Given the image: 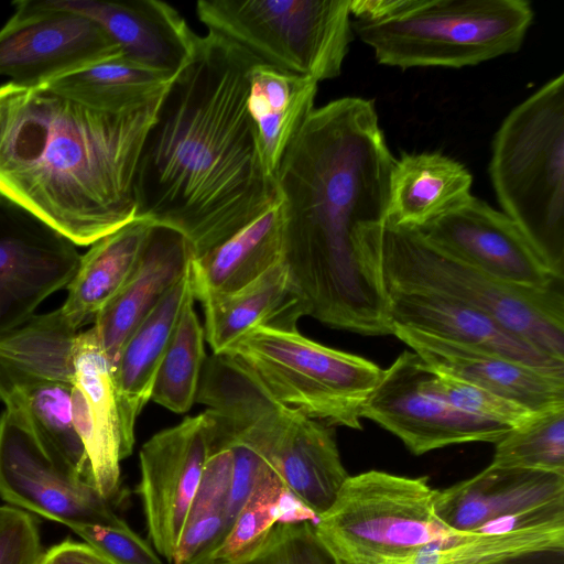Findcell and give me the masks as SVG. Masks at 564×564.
<instances>
[{
	"label": "cell",
	"instance_id": "cell-42",
	"mask_svg": "<svg viewBox=\"0 0 564 564\" xmlns=\"http://www.w3.org/2000/svg\"><path fill=\"white\" fill-rule=\"evenodd\" d=\"M502 564H564V547L527 553Z\"/></svg>",
	"mask_w": 564,
	"mask_h": 564
},
{
	"label": "cell",
	"instance_id": "cell-16",
	"mask_svg": "<svg viewBox=\"0 0 564 564\" xmlns=\"http://www.w3.org/2000/svg\"><path fill=\"white\" fill-rule=\"evenodd\" d=\"M417 229L444 252L506 283L563 284L511 218L473 195Z\"/></svg>",
	"mask_w": 564,
	"mask_h": 564
},
{
	"label": "cell",
	"instance_id": "cell-27",
	"mask_svg": "<svg viewBox=\"0 0 564 564\" xmlns=\"http://www.w3.org/2000/svg\"><path fill=\"white\" fill-rule=\"evenodd\" d=\"M282 200L218 247L192 260V288L199 302L232 293L283 260Z\"/></svg>",
	"mask_w": 564,
	"mask_h": 564
},
{
	"label": "cell",
	"instance_id": "cell-41",
	"mask_svg": "<svg viewBox=\"0 0 564 564\" xmlns=\"http://www.w3.org/2000/svg\"><path fill=\"white\" fill-rule=\"evenodd\" d=\"M40 564H113L87 543L65 540L47 551Z\"/></svg>",
	"mask_w": 564,
	"mask_h": 564
},
{
	"label": "cell",
	"instance_id": "cell-40",
	"mask_svg": "<svg viewBox=\"0 0 564 564\" xmlns=\"http://www.w3.org/2000/svg\"><path fill=\"white\" fill-rule=\"evenodd\" d=\"M227 531L225 511H214L186 523L176 543L171 564H193L209 552Z\"/></svg>",
	"mask_w": 564,
	"mask_h": 564
},
{
	"label": "cell",
	"instance_id": "cell-37",
	"mask_svg": "<svg viewBox=\"0 0 564 564\" xmlns=\"http://www.w3.org/2000/svg\"><path fill=\"white\" fill-rule=\"evenodd\" d=\"M232 476L234 453L230 446L214 433L210 422L208 455L186 523L209 512H226Z\"/></svg>",
	"mask_w": 564,
	"mask_h": 564
},
{
	"label": "cell",
	"instance_id": "cell-30",
	"mask_svg": "<svg viewBox=\"0 0 564 564\" xmlns=\"http://www.w3.org/2000/svg\"><path fill=\"white\" fill-rule=\"evenodd\" d=\"M172 82L121 55L56 77L43 87L86 107L118 113L163 96Z\"/></svg>",
	"mask_w": 564,
	"mask_h": 564
},
{
	"label": "cell",
	"instance_id": "cell-6",
	"mask_svg": "<svg viewBox=\"0 0 564 564\" xmlns=\"http://www.w3.org/2000/svg\"><path fill=\"white\" fill-rule=\"evenodd\" d=\"M489 175L505 214L560 276L564 273V74L503 119Z\"/></svg>",
	"mask_w": 564,
	"mask_h": 564
},
{
	"label": "cell",
	"instance_id": "cell-24",
	"mask_svg": "<svg viewBox=\"0 0 564 564\" xmlns=\"http://www.w3.org/2000/svg\"><path fill=\"white\" fill-rule=\"evenodd\" d=\"M191 265L129 336L113 365L126 458L132 453L135 421L151 400L156 371L173 329L186 301L193 296Z\"/></svg>",
	"mask_w": 564,
	"mask_h": 564
},
{
	"label": "cell",
	"instance_id": "cell-8",
	"mask_svg": "<svg viewBox=\"0 0 564 564\" xmlns=\"http://www.w3.org/2000/svg\"><path fill=\"white\" fill-rule=\"evenodd\" d=\"M221 355L279 403L326 425L355 430L361 429V408L383 373L370 360L272 325L251 328Z\"/></svg>",
	"mask_w": 564,
	"mask_h": 564
},
{
	"label": "cell",
	"instance_id": "cell-26",
	"mask_svg": "<svg viewBox=\"0 0 564 564\" xmlns=\"http://www.w3.org/2000/svg\"><path fill=\"white\" fill-rule=\"evenodd\" d=\"M471 183L460 162L440 152L402 153L390 173L387 220L422 228L467 200Z\"/></svg>",
	"mask_w": 564,
	"mask_h": 564
},
{
	"label": "cell",
	"instance_id": "cell-12",
	"mask_svg": "<svg viewBox=\"0 0 564 564\" xmlns=\"http://www.w3.org/2000/svg\"><path fill=\"white\" fill-rule=\"evenodd\" d=\"M0 498L68 528L127 524L112 502L95 486L63 468L30 424L7 409L0 415Z\"/></svg>",
	"mask_w": 564,
	"mask_h": 564
},
{
	"label": "cell",
	"instance_id": "cell-28",
	"mask_svg": "<svg viewBox=\"0 0 564 564\" xmlns=\"http://www.w3.org/2000/svg\"><path fill=\"white\" fill-rule=\"evenodd\" d=\"M154 224L135 218L90 246L66 286L68 295L59 307L79 329L116 297L132 274Z\"/></svg>",
	"mask_w": 564,
	"mask_h": 564
},
{
	"label": "cell",
	"instance_id": "cell-2",
	"mask_svg": "<svg viewBox=\"0 0 564 564\" xmlns=\"http://www.w3.org/2000/svg\"><path fill=\"white\" fill-rule=\"evenodd\" d=\"M260 62L229 39L198 36L144 139L137 218L180 231L199 258L280 200L247 108Z\"/></svg>",
	"mask_w": 564,
	"mask_h": 564
},
{
	"label": "cell",
	"instance_id": "cell-43",
	"mask_svg": "<svg viewBox=\"0 0 564 564\" xmlns=\"http://www.w3.org/2000/svg\"><path fill=\"white\" fill-rule=\"evenodd\" d=\"M441 541L426 545L409 558L397 564H437V553Z\"/></svg>",
	"mask_w": 564,
	"mask_h": 564
},
{
	"label": "cell",
	"instance_id": "cell-35",
	"mask_svg": "<svg viewBox=\"0 0 564 564\" xmlns=\"http://www.w3.org/2000/svg\"><path fill=\"white\" fill-rule=\"evenodd\" d=\"M229 564H344L322 541L315 523H276L241 558Z\"/></svg>",
	"mask_w": 564,
	"mask_h": 564
},
{
	"label": "cell",
	"instance_id": "cell-33",
	"mask_svg": "<svg viewBox=\"0 0 564 564\" xmlns=\"http://www.w3.org/2000/svg\"><path fill=\"white\" fill-rule=\"evenodd\" d=\"M285 490L271 466H265L221 540L193 564H229L250 552L279 523Z\"/></svg>",
	"mask_w": 564,
	"mask_h": 564
},
{
	"label": "cell",
	"instance_id": "cell-3",
	"mask_svg": "<svg viewBox=\"0 0 564 564\" xmlns=\"http://www.w3.org/2000/svg\"><path fill=\"white\" fill-rule=\"evenodd\" d=\"M163 96L113 113L43 86L0 85V195L76 246L131 223L139 158Z\"/></svg>",
	"mask_w": 564,
	"mask_h": 564
},
{
	"label": "cell",
	"instance_id": "cell-18",
	"mask_svg": "<svg viewBox=\"0 0 564 564\" xmlns=\"http://www.w3.org/2000/svg\"><path fill=\"white\" fill-rule=\"evenodd\" d=\"M98 23L123 57L175 78L192 61L198 35L170 4L158 0H46Z\"/></svg>",
	"mask_w": 564,
	"mask_h": 564
},
{
	"label": "cell",
	"instance_id": "cell-20",
	"mask_svg": "<svg viewBox=\"0 0 564 564\" xmlns=\"http://www.w3.org/2000/svg\"><path fill=\"white\" fill-rule=\"evenodd\" d=\"M387 312L393 326L501 355L564 377L556 360L500 325L489 315L455 299L423 290L383 285Z\"/></svg>",
	"mask_w": 564,
	"mask_h": 564
},
{
	"label": "cell",
	"instance_id": "cell-23",
	"mask_svg": "<svg viewBox=\"0 0 564 564\" xmlns=\"http://www.w3.org/2000/svg\"><path fill=\"white\" fill-rule=\"evenodd\" d=\"M564 500V475L489 465L437 490L435 513L453 532H475L499 518Z\"/></svg>",
	"mask_w": 564,
	"mask_h": 564
},
{
	"label": "cell",
	"instance_id": "cell-31",
	"mask_svg": "<svg viewBox=\"0 0 564 564\" xmlns=\"http://www.w3.org/2000/svg\"><path fill=\"white\" fill-rule=\"evenodd\" d=\"M191 296L176 322L153 383L151 400L174 413L188 411L196 401L206 362L205 332Z\"/></svg>",
	"mask_w": 564,
	"mask_h": 564
},
{
	"label": "cell",
	"instance_id": "cell-7",
	"mask_svg": "<svg viewBox=\"0 0 564 564\" xmlns=\"http://www.w3.org/2000/svg\"><path fill=\"white\" fill-rule=\"evenodd\" d=\"M205 403L264 456L283 486L317 518L333 505L349 475L332 426L273 400L236 366L218 373Z\"/></svg>",
	"mask_w": 564,
	"mask_h": 564
},
{
	"label": "cell",
	"instance_id": "cell-32",
	"mask_svg": "<svg viewBox=\"0 0 564 564\" xmlns=\"http://www.w3.org/2000/svg\"><path fill=\"white\" fill-rule=\"evenodd\" d=\"M564 547V523L500 533L458 532L440 542L437 564H502L527 553Z\"/></svg>",
	"mask_w": 564,
	"mask_h": 564
},
{
	"label": "cell",
	"instance_id": "cell-15",
	"mask_svg": "<svg viewBox=\"0 0 564 564\" xmlns=\"http://www.w3.org/2000/svg\"><path fill=\"white\" fill-rule=\"evenodd\" d=\"M210 419L204 411L151 436L140 449L148 536L169 564L186 524L208 455Z\"/></svg>",
	"mask_w": 564,
	"mask_h": 564
},
{
	"label": "cell",
	"instance_id": "cell-5",
	"mask_svg": "<svg viewBox=\"0 0 564 564\" xmlns=\"http://www.w3.org/2000/svg\"><path fill=\"white\" fill-rule=\"evenodd\" d=\"M533 15L524 0H383L351 26L381 65L462 68L519 51Z\"/></svg>",
	"mask_w": 564,
	"mask_h": 564
},
{
	"label": "cell",
	"instance_id": "cell-17",
	"mask_svg": "<svg viewBox=\"0 0 564 564\" xmlns=\"http://www.w3.org/2000/svg\"><path fill=\"white\" fill-rule=\"evenodd\" d=\"M73 357V423L84 445L95 487L102 497L118 506L124 498L120 462L126 457L113 367L94 327L78 332Z\"/></svg>",
	"mask_w": 564,
	"mask_h": 564
},
{
	"label": "cell",
	"instance_id": "cell-19",
	"mask_svg": "<svg viewBox=\"0 0 564 564\" xmlns=\"http://www.w3.org/2000/svg\"><path fill=\"white\" fill-rule=\"evenodd\" d=\"M74 357L35 369L0 362V400L32 427L50 455L74 476L95 486L72 413Z\"/></svg>",
	"mask_w": 564,
	"mask_h": 564
},
{
	"label": "cell",
	"instance_id": "cell-14",
	"mask_svg": "<svg viewBox=\"0 0 564 564\" xmlns=\"http://www.w3.org/2000/svg\"><path fill=\"white\" fill-rule=\"evenodd\" d=\"M77 246L33 213L0 195V338L70 282Z\"/></svg>",
	"mask_w": 564,
	"mask_h": 564
},
{
	"label": "cell",
	"instance_id": "cell-1",
	"mask_svg": "<svg viewBox=\"0 0 564 564\" xmlns=\"http://www.w3.org/2000/svg\"><path fill=\"white\" fill-rule=\"evenodd\" d=\"M394 160L373 100L343 97L313 109L278 166L283 260L306 315L332 328L392 334L361 231L387 219Z\"/></svg>",
	"mask_w": 564,
	"mask_h": 564
},
{
	"label": "cell",
	"instance_id": "cell-25",
	"mask_svg": "<svg viewBox=\"0 0 564 564\" xmlns=\"http://www.w3.org/2000/svg\"><path fill=\"white\" fill-rule=\"evenodd\" d=\"M205 339L214 355H221L243 334L259 325L296 328L306 316L284 260L258 279L228 294L200 301Z\"/></svg>",
	"mask_w": 564,
	"mask_h": 564
},
{
	"label": "cell",
	"instance_id": "cell-39",
	"mask_svg": "<svg viewBox=\"0 0 564 564\" xmlns=\"http://www.w3.org/2000/svg\"><path fill=\"white\" fill-rule=\"evenodd\" d=\"M44 553L34 517L13 506H0V564H40Z\"/></svg>",
	"mask_w": 564,
	"mask_h": 564
},
{
	"label": "cell",
	"instance_id": "cell-9",
	"mask_svg": "<svg viewBox=\"0 0 564 564\" xmlns=\"http://www.w3.org/2000/svg\"><path fill=\"white\" fill-rule=\"evenodd\" d=\"M436 495L426 477L368 470L347 478L315 529L344 564H397L458 533L436 517Z\"/></svg>",
	"mask_w": 564,
	"mask_h": 564
},
{
	"label": "cell",
	"instance_id": "cell-10",
	"mask_svg": "<svg viewBox=\"0 0 564 564\" xmlns=\"http://www.w3.org/2000/svg\"><path fill=\"white\" fill-rule=\"evenodd\" d=\"M196 13L260 64L317 83L339 76L354 37L350 0H199Z\"/></svg>",
	"mask_w": 564,
	"mask_h": 564
},
{
	"label": "cell",
	"instance_id": "cell-36",
	"mask_svg": "<svg viewBox=\"0 0 564 564\" xmlns=\"http://www.w3.org/2000/svg\"><path fill=\"white\" fill-rule=\"evenodd\" d=\"M431 386L440 397L456 409L512 429L522 425L535 413L499 394L434 370Z\"/></svg>",
	"mask_w": 564,
	"mask_h": 564
},
{
	"label": "cell",
	"instance_id": "cell-21",
	"mask_svg": "<svg viewBox=\"0 0 564 564\" xmlns=\"http://www.w3.org/2000/svg\"><path fill=\"white\" fill-rule=\"evenodd\" d=\"M392 335L435 372L486 389L533 412L564 405V377L401 326H393Z\"/></svg>",
	"mask_w": 564,
	"mask_h": 564
},
{
	"label": "cell",
	"instance_id": "cell-13",
	"mask_svg": "<svg viewBox=\"0 0 564 564\" xmlns=\"http://www.w3.org/2000/svg\"><path fill=\"white\" fill-rule=\"evenodd\" d=\"M0 29V76L39 87L83 67L122 55L91 19L52 7L46 0L14 1Z\"/></svg>",
	"mask_w": 564,
	"mask_h": 564
},
{
	"label": "cell",
	"instance_id": "cell-11",
	"mask_svg": "<svg viewBox=\"0 0 564 564\" xmlns=\"http://www.w3.org/2000/svg\"><path fill=\"white\" fill-rule=\"evenodd\" d=\"M432 376L433 370L419 355L404 350L383 370L360 416L398 436L414 455L454 444L496 443L512 430L446 402L433 390Z\"/></svg>",
	"mask_w": 564,
	"mask_h": 564
},
{
	"label": "cell",
	"instance_id": "cell-4",
	"mask_svg": "<svg viewBox=\"0 0 564 564\" xmlns=\"http://www.w3.org/2000/svg\"><path fill=\"white\" fill-rule=\"evenodd\" d=\"M361 240L382 286L423 290L463 302L496 319L539 351L564 361V295L506 283L444 252L417 228L387 219L366 226Z\"/></svg>",
	"mask_w": 564,
	"mask_h": 564
},
{
	"label": "cell",
	"instance_id": "cell-38",
	"mask_svg": "<svg viewBox=\"0 0 564 564\" xmlns=\"http://www.w3.org/2000/svg\"><path fill=\"white\" fill-rule=\"evenodd\" d=\"M69 529L113 564H163L154 547L128 524H74Z\"/></svg>",
	"mask_w": 564,
	"mask_h": 564
},
{
	"label": "cell",
	"instance_id": "cell-22",
	"mask_svg": "<svg viewBox=\"0 0 564 564\" xmlns=\"http://www.w3.org/2000/svg\"><path fill=\"white\" fill-rule=\"evenodd\" d=\"M194 252L177 230L153 225L124 286L96 316L94 329L112 367L126 340L186 273Z\"/></svg>",
	"mask_w": 564,
	"mask_h": 564
},
{
	"label": "cell",
	"instance_id": "cell-34",
	"mask_svg": "<svg viewBox=\"0 0 564 564\" xmlns=\"http://www.w3.org/2000/svg\"><path fill=\"white\" fill-rule=\"evenodd\" d=\"M495 444L494 466L564 475V405L535 412Z\"/></svg>",
	"mask_w": 564,
	"mask_h": 564
},
{
	"label": "cell",
	"instance_id": "cell-29",
	"mask_svg": "<svg viewBox=\"0 0 564 564\" xmlns=\"http://www.w3.org/2000/svg\"><path fill=\"white\" fill-rule=\"evenodd\" d=\"M317 82L264 64H256L249 76L247 108L253 121L262 160L275 178L280 161L313 111Z\"/></svg>",
	"mask_w": 564,
	"mask_h": 564
}]
</instances>
